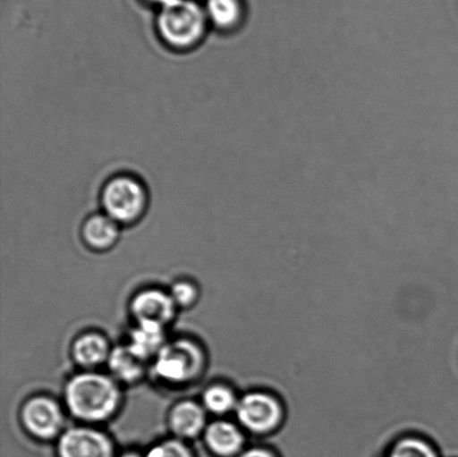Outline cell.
Returning a JSON list of instances; mask_svg holds the SVG:
<instances>
[{"label": "cell", "mask_w": 458, "mask_h": 457, "mask_svg": "<svg viewBox=\"0 0 458 457\" xmlns=\"http://www.w3.org/2000/svg\"><path fill=\"white\" fill-rule=\"evenodd\" d=\"M209 26L205 6L197 0H177L159 8L156 18V30L161 42L181 53L199 47Z\"/></svg>", "instance_id": "cell-1"}, {"label": "cell", "mask_w": 458, "mask_h": 457, "mask_svg": "<svg viewBox=\"0 0 458 457\" xmlns=\"http://www.w3.org/2000/svg\"><path fill=\"white\" fill-rule=\"evenodd\" d=\"M66 401L72 413L88 420H101L118 406L119 392L111 379L102 375H80L66 388Z\"/></svg>", "instance_id": "cell-2"}, {"label": "cell", "mask_w": 458, "mask_h": 457, "mask_svg": "<svg viewBox=\"0 0 458 457\" xmlns=\"http://www.w3.org/2000/svg\"><path fill=\"white\" fill-rule=\"evenodd\" d=\"M103 213L119 225L139 221L149 206L145 182L131 173H118L107 179L101 190Z\"/></svg>", "instance_id": "cell-3"}, {"label": "cell", "mask_w": 458, "mask_h": 457, "mask_svg": "<svg viewBox=\"0 0 458 457\" xmlns=\"http://www.w3.org/2000/svg\"><path fill=\"white\" fill-rule=\"evenodd\" d=\"M201 361L199 348L188 342H177L161 348L155 369L169 382H185L199 373Z\"/></svg>", "instance_id": "cell-4"}, {"label": "cell", "mask_w": 458, "mask_h": 457, "mask_svg": "<svg viewBox=\"0 0 458 457\" xmlns=\"http://www.w3.org/2000/svg\"><path fill=\"white\" fill-rule=\"evenodd\" d=\"M282 410L278 402L267 394H250L238 402L237 416L250 431H271L280 422Z\"/></svg>", "instance_id": "cell-5"}, {"label": "cell", "mask_w": 458, "mask_h": 457, "mask_svg": "<svg viewBox=\"0 0 458 457\" xmlns=\"http://www.w3.org/2000/svg\"><path fill=\"white\" fill-rule=\"evenodd\" d=\"M58 454L60 457H114V449L105 434L74 428L62 436Z\"/></svg>", "instance_id": "cell-6"}, {"label": "cell", "mask_w": 458, "mask_h": 457, "mask_svg": "<svg viewBox=\"0 0 458 457\" xmlns=\"http://www.w3.org/2000/svg\"><path fill=\"white\" fill-rule=\"evenodd\" d=\"M22 419L31 434L40 438H51L60 431L62 414L58 406L48 398H35L27 402Z\"/></svg>", "instance_id": "cell-7"}, {"label": "cell", "mask_w": 458, "mask_h": 457, "mask_svg": "<svg viewBox=\"0 0 458 457\" xmlns=\"http://www.w3.org/2000/svg\"><path fill=\"white\" fill-rule=\"evenodd\" d=\"M172 297L160 291H146L133 300L132 311L139 322H154L163 326L172 319L174 311Z\"/></svg>", "instance_id": "cell-8"}, {"label": "cell", "mask_w": 458, "mask_h": 457, "mask_svg": "<svg viewBox=\"0 0 458 457\" xmlns=\"http://www.w3.org/2000/svg\"><path fill=\"white\" fill-rule=\"evenodd\" d=\"M204 6L209 24L223 33L235 31L245 21L244 0H206Z\"/></svg>", "instance_id": "cell-9"}, {"label": "cell", "mask_w": 458, "mask_h": 457, "mask_svg": "<svg viewBox=\"0 0 458 457\" xmlns=\"http://www.w3.org/2000/svg\"><path fill=\"white\" fill-rule=\"evenodd\" d=\"M82 234L91 248L106 250L118 240L119 224L105 213L92 215L84 222Z\"/></svg>", "instance_id": "cell-10"}, {"label": "cell", "mask_w": 458, "mask_h": 457, "mask_svg": "<svg viewBox=\"0 0 458 457\" xmlns=\"http://www.w3.org/2000/svg\"><path fill=\"white\" fill-rule=\"evenodd\" d=\"M210 450L219 456L235 455L242 445V436L233 424L217 422L210 425L206 433Z\"/></svg>", "instance_id": "cell-11"}, {"label": "cell", "mask_w": 458, "mask_h": 457, "mask_svg": "<svg viewBox=\"0 0 458 457\" xmlns=\"http://www.w3.org/2000/svg\"><path fill=\"white\" fill-rule=\"evenodd\" d=\"M164 342L163 326L154 322H139L138 328L132 331L129 348L140 358L147 360L152 353L160 351Z\"/></svg>", "instance_id": "cell-12"}, {"label": "cell", "mask_w": 458, "mask_h": 457, "mask_svg": "<svg viewBox=\"0 0 458 457\" xmlns=\"http://www.w3.org/2000/svg\"><path fill=\"white\" fill-rule=\"evenodd\" d=\"M204 423V410L191 402L177 405L170 416V424L174 433L183 437L195 436L203 428Z\"/></svg>", "instance_id": "cell-13"}, {"label": "cell", "mask_w": 458, "mask_h": 457, "mask_svg": "<svg viewBox=\"0 0 458 457\" xmlns=\"http://www.w3.org/2000/svg\"><path fill=\"white\" fill-rule=\"evenodd\" d=\"M109 364L112 373L127 382L138 378L142 373V360L129 347L115 348L109 357Z\"/></svg>", "instance_id": "cell-14"}, {"label": "cell", "mask_w": 458, "mask_h": 457, "mask_svg": "<svg viewBox=\"0 0 458 457\" xmlns=\"http://www.w3.org/2000/svg\"><path fill=\"white\" fill-rule=\"evenodd\" d=\"M107 343L98 334H88L76 342L74 346L75 360L84 366L100 364L109 355Z\"/></svg>", "instance_id": "cell-15"}, {"label": "cell", "mask_w": 458, "mask_h": 457, "mask_svg": "<svg viewBox=\"0 0 458 457\" xmlns=\"http://www.w3.org/2000/svg\"><path fill=\"white\" fill-rule=\"evenodd\" d=\"M204 402L209 410L222 414L233 409L235 398L226 387L214 386L205 393Z\"/></svg>", "instance_id": "cell-16"}, {"label": "cell", "mask_w": 458, "mask_h": 457, "mask_svg": "<svg viewBox=\"0 0 458 457\" xmlns=\"http://www.w3.org/2000/svg\"><path fill=\"white\" fill-rule=\"evenodd\" d=\"M389 457H437L434 450L417 438H405L394 447Z\"/></svg>", "instance_id": "cell-17"}, {"label": "cell", "mask_w": 458, "mask_h": 457, "mask_svg": "<svg viewBox=\"0 0 458 457\" xmlns=\"http://www.w3.org/2000/svg\"><path fill=\"white\" fill-rule=\"evenodd\" d=\"M145 457H192V455L182 443L168 441L152 447Z\"/></svg>", "instance_id": "cell-18"}, {"label": "cell", "mask_w": 458, "mask_h": 457, "mask_svg": "<svg viewBox=\"0 0 458 457\" xmlns=\"http://www.w3.org/2000/svg\"><path fill=\"white\" fill-rule=\"evenodd\" d=\"M172 298L174 303L188 306L196 298L195 289L188 284H178L174 286Z\"/></svg>", "instance_id": "cell-19"}, {"label": "cell", "mask_w": 458, "mask_h": 457, "mask_svg": "<svg viewBox=\"0 0 458 457\" xmlns=\"http://www.w3.org/2000/svg\"><path fill=\"white\" fill-rule=\"evenodd\" d=\"M240 457H276L272 453H269V452L260 449H253L245 452V453H242Z\"/></svg>", "instance_id": "cell-20"}, {"label": "cell", "mask_w": 458, "mask_h": 457, "mask_svg": "<svg viewBox=\"0 0 458 457\" xmlns=\"http://www.w3.org/2000/svg\"><path fill=\"white\" fill-rule=\"evenodd\" d=\"M142 3L155 4V6H158L159 8L167 6L169 4H173L177 2V0H140Z\"/></svg>", "instance_id": "cell-21"}, {"label": "cell", "mask_w": 458, "mask_h": 457, "mask_svg": "<svg viewBox=\"0 0 458 457\" xmlns=\"http://www.w3.org/2000/svg\"><path fill=\"white\" fill-rule=\"evenodd\" d=\"M121 457H140L137 454H127V455H123V456H121Z\"/></svg>", "instance_id": "cell-22"}]
</instances>
